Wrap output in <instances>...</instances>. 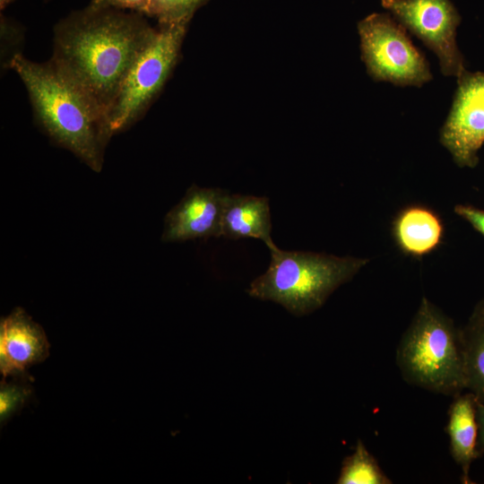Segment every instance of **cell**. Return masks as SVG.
<instances>
[{
	"label": "cell",
	"mask_w": 484,
	"mask_h": 484,
	"mask_svg": "<svg viewBox=\"0 0 484 484\" xmlns=\"http://www.w3.org/2000/svg\"><path fill=\"white\" fill-rule=\"evenodd\" d=\"M477 308L484 315V303L480 304V307H478Z\"/></svg>",
	"instance_id": "603a6c76"
},
{
	"label": "cell",
	"mask_w": 484,
	"mask_h": 484,
	"mask_svg": "<svg viewBox=\"0 0 484 484\" xmlns=\"http://www.w3.org/2000/svg\"><path fill=\"white\" fill-rule=\"evenodd\" d=\"M399 247L411 256H423L435 250L444 236V226L436 213L424 206L402 210L393 224Z\"/></svg>",
	"instance_id": "4fadbf2b"
},
{
	"label": "cell",
	"mask_w": 484,
	"mask_h": 484,
	"mask_svg": "<svg viewBox=\"0 0 484 484\" xmlns=\"http://www.w3.org/2000/svg\"><path fill=\"white\" fill-rule=\"evenodd\" d=\"M361 59L375 82L421 87L432 80L430 66L406 29L388 13H374L358 22Z\"/></svg>",
	"instance_id": "8992f818"
},
{
	"label": "cell",
	"mask_w": 484,
	"mask_h": 484,
	"mask_svg": "<svg viewBox=\"0 0 484 484\" xmlns=\"http://www.w3.org/2000/svg\"><path fill=\"white\" fill-rule=\"evenodd\" d=\"M337 484H391L374 455L359 439L353 453L345 457Z\"/></svg>",
	"instance_id": "9a60e30c"
},
{
	"label": "cell",
	"mask_w": 484,
	"mask_h": 484,
	"mask_svg": "<svg viewBox=\"0 0 484 484\" xmlns=\"http://www.w3.org/2000/svg\"><path fill=\"white\" fill-rule=\"evenodd\" d=\"M3 378L0 383V423L3 427L23 409L33 395L32 377Z\"/></svg>",
	"instance_id": "2e32d148"
},
{
	"label": "cell",
	"mask_w": 484,
	"mask_h": 484,
	"mask_svg": "<svg viewBox=\"0 0 484 484\" xmlns=\"http://www.w3.org/2000/svg\"><path fill=\"white\" fill-rule=\"evenodd\" d=\"M445 429L450 454L462 471V481L472 483L470 469L481 454L479 450L477 399L471 392L454 396L448 410Z\"/></svg>",
	"instance_id": "7c38bea8"
},
{
	"label": "cell",
	"mask_w": 484,
	"mask_h": 484,
	"mask_svg": "<svg viewBox=\"0 0 484 484\" xmlns=\"http://www.w3.org/2000/svg\"><path fill=\"white\" fill-rule=\"evenodd\" d=\"M49 342L38 323L18 307L0 321V373L3 378L28 377V368L49 355Z\"/></svg>",
	"instance_id": "30bf717a"
},
{
	"label": "cell",
	"mask_w": 484,
	"mask_h": 484,
	"mask_svg": "<svg viewBox=\"0 0 484 484\" xmlns=\"http://www.w3.org/2000/svg\"><path fill=\"white\" fill-rule=\"evenodd\" d=\"M269 200L264 196L228 194L225 196L220 235L229 239L257 238L269 248L272 238Z\"/></svg>",
	"instance_id": "8fae6325"
},
{
	"label": "cell",
	"mask_w": 484,
	"mask_h": 484,
	"mask_svg": "<svg viewBox=\"0 0 484 484\" xmlns=\"http://www.w3.org/2000/svg\"><path fill=\"white\" fill-rule=\"evenodd\" d=\"M7 66L23 82L42 131L54 143L99 172L113 136L106 115L50 60L37 63L17 53Z\"/></svg>",
	"instance_id": "7a4b0ae2"
},
{
	"label": "cell",
	"mask_w": 484,
	"mask_h": 484,
	"mask_svg": "<svg viewBox=\"0 0 484 484\" xmlns=\"http://www.w3.org/2000/svg\"><path fill=\"white\" fill-rule=\"evenodd\" d=\"M144 17L87 5L54 26L50 61L107 118L128 69L155 33Z\"/></svg>",
	"instance_id": "6da1fadb"
},
{
	"label": "cell",
	"mask_w": 484,
	"mask_h": 484,
	"mask_svg": "<svg viewBox=\"0 0 484 484\" xmlns=\"http://www.w3.org/2000/svg\"><path fill=\"white\" fill-rule=\"evenodd\" d=\"M94 8H116L132 11L147 16L149 0H90Z\"/></svg>",
	"instance_id": "ac0fdd59"
},
{
	"label": "cell",
	"mask_w": 484,
	"mask_h": 484,
	"mask_svg": "<svg viewBox=\"0 0 484 484\" xmlns=\"http://www.w3.org/2000/svg\"><path fill=\"white\" fill-rule=\"evenodd\" d=\"M384 8L436 56L445 76L466 69L456 34L461 17L450 0H381Z\"/></svg>",
	"instance_id": "52a82bcc"
},
{
	"label": "cell",
	"mask_w": 484,
	"mask_h": 484,
	"mask_svg": "<svg viewBox=\"0 0 484 484\" xmlns=\"http://www.w3.org/2000/svg\"><path fill=\"white\" fill-rule=\"evenodd\" d=\"M210 0H149L147 16L160 25L189 24L194 13Z\"/></svg>",
	"instance_id": "e0dca14e"
},
{
	"label": "cell",
	"mask_w": 484,
	"mask_h": 484,
	"mask_svg": "<svg viewBox=\"0 0 484 484\" xmlns=\"http://www.w3.org/2000/svg\"><path fill=\"white\" fill-rule=\"evenodd\" d=\"M466 389L484 404V315L477 308L462 330Z\"/></svg>",
	"instance_id": "5bb4252c"
},
{
	"label": "cell",
	"mask_w": 484,
	"mask_h": 484,
	"mask_svg": "<svg viewBox=\"0 0 484 484\" xmlns=\"http://www.w3.org/2000/svg\"><path fill=\"white\" fill-rule=\"evenodd\" d=\"M22 32L16 24L12 23L6 17L1 15V39L4 46L17 44Z\"/></svg>",
	"instance_id": "ffe728a7"
},
{
	"label": "cell",
	"mask_w": 484,
	"mask_h": 484,
	"mask_svg": "<svg viewBox=\"0 0 484 484\" xmlns=\"http://www.w3.org/2000/svg\"><path fill=\"white\" fill-rule=\"evenodd\" d=\"M477 419L479 425V450L484 454V404L477 401Z\"/></svg>",
	"instance_id": "44dd1931"
},
{
	"label": "cell",
	"mask_w": 484,
	"mask_h": 484,
	"mask_svg": "<svg viewBox=\"0 0 484 484\" xmlns=\"http://www.w3.org/2000/svg\"><path fill=\"white\" fill-rule=\"evenodd\" d=\"M188 24L160 25L128 69L108 111L112 134L121 133L146 112L179 57Z\"/></svg>",
	"instance_id": "5b68a950"
},
{
	"label": "cell",
	"mask_w": 484,
	"mask_h": 484,
	"mask_svg": "<svg viewBox=\"0 0 484 484\" xmlns=\"http://www.w3.org/2000/svg\"><path fill=\"white\" fill-rule=\"evenodd\" d=\"M457 79L439 140L460 167L473 168L484 144V72L465 70Z\"/></svg>",
	"instance_id": "ba28073f"
},
{
	"label": "cell",
	"mask_w": 484,
	"mask_h": 484,
	"mask_svg": "<svg viewBox=\"0 0 484 484\" xmlns=\"http://www.w3.org/2000/svg\"><path fill=\"white\" fill-rule=\"evenodd\" d=\"M457 215L468 221L477 231L484 236V211L471 205L458 204L454 208Z\"/></svg>",
	"instance_id": "d6986e66"
},
{
	"label": "cell",
	"mask_w": 484,
	"mask_h": 484,
	"mask_svg": "<svg viewBox=\"0 0 484 484\" xmlns=\"http://www.w3.org/2000/svg\"><path fill=\"white\" fill-rule=\"evenodd\" d=\"M396 363L412 385L454 397L466 389L462 331L426 297L400 340Z\"/></svg>",
	"instance_id": "277c9868"
},
{
	"label": "cell",
	"mask_w": 484,
	"mask_h": 484,
	"mask_svg": "<svg viewBox=\"0 0 484 484\" xmlns=\"http://www.w3.org/2000/svg\"><path fill=\"white\" fill-rule=\"evenodd\" d=\"M15 0H0V10H4L10 4L13 3Z\"/></svg>",
	"instance_id": "7402d4cb"
},
{
	"label": "cell",
	"mask_w": 484,
	"mask_h": 484,
	"mask_svg": "<svg viewBox=\"0 0 484 484\" xmlns=\"http://www.w3.org/2000/svg\"><path fill=\"white\" fill-rule=\"evenodd\" d=\"M271 261L264 273L254 279L247 294L282 306L302 316L320 308L341 285L350 281L368 259L323 253L269 248Z\"/></svg>",
	"instance_id": "3957f363"
},
{
	"label": "cell",
	"mask_w": 484,
	"mask_h": 484,
	"mask_svg": "<svg viewBox=\"0 0 484 484\" xmlns=\"http://www.w3.org/2000/svg\"><path fill=\"white\" fill-rule=\"evenodd\" d=\"M227 191L193 184L165 216L161 240L165 243L219 238Z\"/></svg>",
	"instance_id": "9c48e42d"
}]
</instances>
